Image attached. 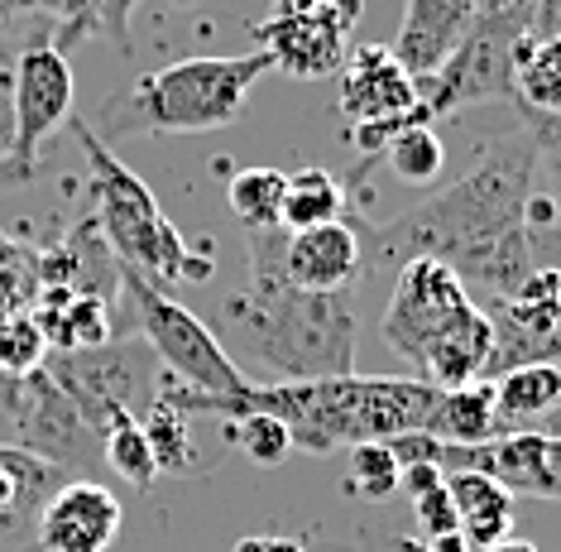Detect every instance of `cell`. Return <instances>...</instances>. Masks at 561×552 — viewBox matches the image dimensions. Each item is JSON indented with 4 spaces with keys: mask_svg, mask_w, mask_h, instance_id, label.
Instances as JSON below:
<instances>
[{
    "mask_svg": "<svg viewBox=\"0 0 561 552\" xmlns=\"http://www.w3.org/2000/svg\"><path fill=\"white\" fill-rule=\"evenodd\" d=\"M221 327L278 380L355 375V346H360L355 289L312 293L293 284H245L221 303Z\"/></svg>",
    "mask_w": 561,
    "mask_h": 552,
    "instance_id": "1",
    "label": "cell"
},
{
    "mask_svg": "<svg viewBox=\"0 0 561 552\" xmlns=\"http://www.w3.org/2000/svg\"><path fill=\"white\" fill-rule=\"evenodd\" d=\"M270 72V58L254 54L216 58L197 54L169 63L159 72H145L135 87H125L101 111V139L125 135H207L226 131L254 92V82Z\"/></svg>",
    "mask_w": 561,
    "mask_h": 552,
    "instance_id": "2",
    "label": "cell"
},
{
    "mask_svg": "<svg viewBox=\"0 0 561 552\" xmlns=\"http://www.w3.org/2000/svg\"><path fill=\"white\" fill-rule=\"evenodd\" d=\"M68 125L87 154V169H92V192H96L92 222L106 236L111 255L125 269H139L145 279H154V284H183V279L202 284L211 274V260H193L187 255V240L163 216L145 178H135V169H125L87 121H68Z\"/></svg>",
    "mask_w": 561,
    "mask_h": 552,
    "instance_id": "3",
    "label": "cell"
},
{
    "mask_svg": "<svg viewBox=\"0 0 561 552\" xmlns=\"http://www.w3.org/2000/svg\"><path fill=\"white\" fill-rule=\"evenodd\" d=\"M121 293L135 317L139 341L154 351V361L169 380L187 384L197 394H216V399H236V394L250 390L245 370L236 365V356L221 346V337L197 313H187L178 298H169L163 284L121 264Z\"/></svg>",
    "mask_w": 561,
    "mask_h": 552,
    "instance_id": "4",
    "label": "cell"
},
{
    "mask_svg": "<svg viewBox=\"0 0 561 552\" xmlns=\"http://www.w3.org/2000/svg\"><path fill=\"white\" fill-rule=\"evenodd\" d=\"M44 370L96 438L121 418H145L163 380V365L139 337H116L92 351H48Z\"/></svg>",
    "mask_w": 561,
    "mask_h": 552,
    "instance_id": "5",
    "label": "cell"
},
{
    "mask_svg": "<svg viewBox=\"0 0 561 552\" xmlns=\"http://www.w3.org/2000/svg\"><path fill=\"white\" fill-rule=\"evenodd\" d=\"M528 38V24L500 10H480L470 20L466 38L451 48L432 77L417 82V121L437 125L442 115H456L466 106H484V101H518L514 97V63L518 44Z\"/></svg>",
    "mask_w": 561,
    "mask_h": 552,
    "instance_id": "6",
    "label": "cell"
},
{
    "mask_svg": "<svg viewBox=\"0 0 561 552\" xmlns=\"http://www.w3.org/2000/svg\"><path fill=\"white\" fill-rule=\"evenodd\" d=\"M360 10L365 0H274L254 24V44L270 58V72L317 82L346 68Z\"/></svg>",
    "mask_w": 561,
    "mask_h": 552,
    "instance_id": "7",
    "label": "cell"
},
{
    "mask_svg": "<svg viewBox=\"0 0 561 552\" xmlns=\"http://www.w3.org/2000/svg\"><path fill=\"white\" fill-rule=\"evenodd\" d=\"M0 418L15 428V447H30L34 457L54 461L68 476L96 481V466H106L101 438L82 423V414L44 365L30 375L0 380Z\"/></svg>",
    "mask_w": 561,
    "mask_h": 552,
    "instance_id": "8",
    "label": "cell"
},
{
    "mask_svg": "<svg viewBox=\"0 0 561 552\" xmlns=\"http://www.w3.org/2000/svg\"><path fill=\"white\" fill-rule=\"evenodd\" d=\"M341 77V121H346V139L365 159H379L385 145L417 121V77L393 58L385 44H365L346 58Z\"/></svg>",
    "mask_w": 561,
    "mask_h": 552,
    "instance_id": "9",
    "label": "cell"
},
{
    "mask_svg": "<svg viewBox=\"0 0 561 552\" xmlns=\"http://www.w3.org/2000/svg\"><path fill=\"white\" fill-rule=\"evenodd\" d=\"M10 82H15V154L0 164V192L30 183L39 173V149L58 125L72 121V63L54 44H34L15 54L10 63Z\"/></svg>",
    "mask_w": 561,
    "mask_h": 552,
    "instance_id": "10",
    "label": "cell"
},
{
    "mask_svg": "<svg viewBox=\"0 0 561 552\" xmlns=\"http://www.w3.org/2000/svg\"><path fill=\"white\" fill-rule=\"evenodd\" d=\"M476 303L470 289L442 260H408L399 264V284L389 293V307L379 317V337L399 361L423 365L427 346L442 337L466 307Z\"/></svg>",
    "mask_w": 561,
    "mask_h": 552,
    "instance_id": "11",
    "label": "cell"
},
{
    "mask_svg": "<svg viewBox=\"0 0 561 552\" xmlns=\"http://www.w3.org/2000/svg\"><path fill=\"white\" fill-rule=\"evenodd\" d=\"M442 471H480L500 481L508 495L561 499V438L533 428H504L476 447H437Z\"/></svg>",
    "mask_w": 561,
    "mask_h": 552,
    "instance_id": "12",
    "label": "cell"
},
{
    "mask_svg": "<svg viewBox=\"0 0 561 552\" xmlns=\"http://www.w3.org/2000/svg\"><path fill=\"white\" fill-rule=\"evenodd\" d=\"M278 274L293 289L312 293L355 289L365 279V226L351 222V216H336V222L308 230L278 226Z\"/></svg>",
    "mask_w": 561,
    "mask_h": 552,
    "instance_id": "13",
    "label": "cell"
},
{
    "mask_svg": "<svg viewBox=\"0 0 561 552\" xmlns=\"http://www.w3.org/2000/svg\"><path fill=\"white\" fill-rule=\"evenodd\" d=\"M125 523V509L111 485L101 481H62L34 519L39 552H111Z\"/></svg>",
    "mask_w": 561,
    "mask_h": 552,
    "instance_id": "14",
    "label": "cell"
},
{
    "mask_svg": "<svg viewBox=\"0 0 561 552\" xmlns=\"http://www.w3.org/2000/svg\"><path fill=\"white\" fill-rule=\"evenodd\" d=\"M480 15V0H403V24L393 38V58L408 77H432L451 58V48L466 38L470 20Z\"/></svg>",
    "mask_w": 561,
    "mask_h": 552,
    "instance_id": "15",
    "label": "cell"
},
{
    "mask_svg": "<svg viewBox=\"0 0 561 552\" xmlns=\"http://www.w3.org/2000/svg\"><path fill=\"white\" fill-rule=\"evenodd\" d=\"M39 264V284L44 289H68V293H92V298H116L121 293V260L111 255L106 236L96 230V222L72 226L58 246H48L34 255Z\"/></svg>",
    "mask_w": 561,
    "mask_h": 552,
    "instance_id": "16",
    "label": "cell"
},
{
    "mask_svg": "<svg viewBox=\"0 0 561 552\" xmlns=\"http://www.w3.org/2000/svg\"><path fill=\"white\" fill-rule=\"evenodd\" d=\"M490 351H494V327H490V317H484V307L470 303L466 313L427 346L423 365H417V380L432 384V390H461V384H476V380H484Z\"/></svg>",
    "mask_w": 561,
    "mask_h": 552,
    "instance_id": "17",
    "label": "cell"
},
{
    "mask_svg": "<svg viewBox=\"0 0 561 552\" xmlns=\"http://www.w3.org/2000/svg\"><path fill=\"white\" fill-rule=\"evenodd\" d=\"M62 481H72L62 466L34 457L30 447L0 442V538H15L24 529H34L39 509L48 505V495Z\"/></svg>",
    "mask_w": 561,
    "mask_h": 552,
    "instance_id": "18",
    "label": "cell"
},
{
    "mask_svg": "<svg viewBox=\"0 0 561 552\" xmlns=\"http://www.w3.org/2000/svg\"><path fill=\"white\" fill-rule=\"evenodd\" d=\"M446 491H451L461 538L470 543V552L514 538V499L518 495H508L500 481L480 476V471H446Z\"/></svg>",
    "mask_w": 561,
    "mask_h": 552,
    "instance_id": "19",
    "label": "cell"
},
{
    "mask_svg": "<svg viewBox=\"0 0 561 552\" xmlns=\"http://www.w3.org/2000/svg\"><path fill=\"white\" fill-rule=\"evenodd\" d=\"M427 438H437L446 447H476L490 442L494 432H504L500 414H494V390L490 384H461V390H437V404L423 423Z\"/></svg>",
    "mask_w": 561,
    "mask_h": 552,
    "instance_id": "20",
    "label": "cell"
},
{
    "mask_svg": "<svg viewBox=\"0 0 561 552\" xmlns=\"http://www.w3.org/2000/svg\"><path fill=\"white\" fill-rule=\"evenodd\" d=\"M494 414L504 428H523L533 418H547L561 408V361H528L490 380Z\"/></svg>",
    "mask_w": 561,
    "mask_h": 552,
    "instance_id": "21",
    "label": "cell"
},
{
    "mask_svg": "<svg viewBox=\"0 0 561 552\" xmlns=\"http://www.w3.org/2000/svg\"><path fill=\"white\" fill-rule=\"evenodd\" d=\"M514 97L523 115H561V38H523L514 63Z\"/></svg>",
    "mask_w": 561,
    "mask_h": 552,
    "instance_id": "22",
    "label": "cell"
},
{
    "mask_svg": "<svg viewBox=\"0 0 561 552\" xmlns=\"http://www.w3.org/2000/svg\"><path fill=\"white\" fill-rule=\"evenodd\" d=\"M346 192L351 183L327 169H298L288 173V192H284V230H308L322 222L346 216Z\"/></svg>",
    "mask_w": 561,
    "mask_h": 552,
    "instance_id": "23",
    "label": "cell"
},
{
    "mask_svg": "<svg viewBox=\"0 0 561 552\" xmlns=\"http://www.w3.org/2000/svg\"><path fill=\"white\" fill-rule=\"evenodd\" d=\"M284 192H288L284 169H240L226 183V202H231L236 222L245 230H274L284 222Z\"/></svg>",
    "mask_w": 561,
    "mask_h": 552,
    "instance_id": "24",
    "label": "cell"
},
{
    "mask_svg": "<svg viewBox=\"0 0 561 552\" xmlns=\"http://www.w3.org/2000/svg\"><path fill=\"white\" fill-rule=\"evenodd\" d=\"M101 461H106V471H116L125 485H135V491H149V485L159 481L154 447H149L139 418H121L101 432Z\"/></svg>",
    "mask_w": 561,
    "mask_h": 552,
    "instance_id": "25",
    "label": "cell"
},
{
    "mask_svg": "<svg viewBox=\"0 0 561 552\" xmlns=\"http://www.w3.org/2000/svg\"><path fill=\"white\" fill-rule=\"evenodd\" d=\"M379 159L393 169V178H403V183H413V188L437 183L442 169H446V149H442V139L432 125H408V131H399Z\"/></svg>",
    "mask_w": 561,
    "mask_h": 552,
    "instance_id": "26",
    "label": "cell"
},
{
    "mask_svg": "<svg viewBox=\"0 0 561 552\" xmlns=\"http://www.w3.org/2000/svg\"><path fill=\"white\" fill-rule=\"evenodd\" d=\"M39 264H34V250L15 246V240L0 230V323H10V317L20 313H34V303H39Z\"/></svg>",
    "mask_w": 561,
    "mask_h": 552,
    "instance_id": "27",
    "label": "cell"
},
{
    "mask_svg": "<svg viewBox=\"0 0 561 552\" xmlns=\"http://www.w3.org/2000/svg\"><path fill=\"white\" fill-rule=\"evenodd\" d=\"M231 447H240L254 466H284L293 457V432L284 418L264 414V408H250V414L231 418Z\"/></svg>",
    "mask_w": 561,
    "mask_h": 552,
    "instance_id": "28",
    "label": "cell"
},
{
    "mask_svg": "<svg viewBox=\"0 0 561 552\" xmlns=\"http://www.w3.org/2000/svg\"><path fill=\"white\" fill-rule=\"evenodd\" d=\"M346 481H351V491L365 499H389V495H399V485H403V466H399V457L389 452V442H360V447H351Z\"/></svg>",
    "mask_w": 561,
    "mask_h": 552,
    "instance_id": "29",
    "label": "cell"
},
{
    "mask_svg": "<svg viewBox=\"0 0 561 552\" xmlns=\"http://www.w3.org/2000/svg\"><path fill=\"white\" fill-rule=\"evenodd\" d=\"M48 361V337L34 323V313H20L10 323H0V380L30 375Z\"/></svg>",
    "mask_w": 561,
    "mask_h": 552,
    "instance_id": "30",
    "label": "cell"
},
{
    "mask_svg": "<svg viewBox=\"0 0 561 552\" xmlns=\"http://www.w3.org/2000/svg\"><path fill=\"white\" fill-rule=\"evenodd\" d=\"M528 121V135L533 145H538V173L547 169V178H552V207L561 216V115H523Z\"/></svg>",
    "mask_w": 561,
    "mask_h": 552,
    "instance_id": "31",
    "label": "cell"
},
{
    "mask_svg": "<svg viewBox=\"0 0 561 552\" xmlns=\"http://www.w3.org/2000/svg\"><path fill=\"white\" fill-rule=\"evenodd\" d=\"M413 519L423 523V533L432 538V543L446 538V533H461V519H456V505H451L446 481L432 485V491H423V495H413Z\"/></svg>",
    "mask_w": 561,
    "mask_h": 552,
    "instance_id": "32",
    "label": "cell"
},
{
    "mask_svg": "<svg viewBox=\"0 0 561 552\" xmlns=\"http://www.w3.org/2000/svg\"><path fill=\"white\" fill-rule=\"evenodd\" d=\"M15 154V82H10V63H0V164Z\"/></svg>",
    "mask_w": 561,
    "mask_h": 552,
    "instance_id": "33",
    "label": "cell"
},
{
    "mask_svg": "<svg viewBox=\"0 0 561 552\" xmlns=\"http://www.w3.org/2000/svg\"><path fill=\"white\" fill-rule=\"evenodd\" d=\"M528 38H561V0H538L533 5Z\"/></svg>",
    "mask_w": 561,
    "mask_h": 552,
    "instance_id": "34",
    "label": "cell"
},
{
    "mask_svg": "<svg viewBox=\"0 0 561 552\" xmlns=\"http://www.w3.org/2000/svg\"><path fill=\"white\" fill-rule=\"evenodd\" d=\"M236 552H308L298 543V538H284V533H250V538H240Z\"/></svg>",
    "mask_w": 561,
    "mask_h": 552,
    "instance_id": "35",
    "label": "cell"
},
{
    "mask_svg": "<svg viewBox=\"0 0 561 552\" xmlns=\"http://www.w3.org/2000/svg\"><path fill=\"white\" fill-rule=\"evenodd\" d=\"M533 5L538 0H480V10H500V15H514L523 24H533Z\"/></svg>",
    "mask_w": 561,
    "mask_h": 552,
    "instance_id": "36",
    "label": "cell"
},
{
    "mask_svg": "<svg viewBox=\"0 0 561 552\" xmlns=\"http://www.w3.org/2000/svg\"><path fill=\"white\" fill-rule=\"evenodd\" d=\"M480 552H542V548H538V543H528V538H504V543L480 548Z\"/></svg>",
    "mask_w": 561,
    "mask_h": 552,
    "instance_id": "37",
    "label": "cell"
},
{
    "mask_svg": "<svg viewBox=\"0 0 561 552\" xmlns=\"http://www.w3.org/2000/svg\"><path fill=\"white\" fill-rule=\"evenodd\" d=\"M0 63H10V54H5V44H0Z\"/></svg>",
    "mask_w": 561,
    "mask_h": 552,
    "instance_id": "38",
    "label": "cell"
}]
</instances>
